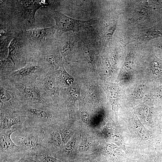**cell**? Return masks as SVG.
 I'll list each match as a JSON object with an SVG mask.
<instances>
[{
	"label": "cell",
	"instance_id": "cell-1",
	"mask_svg": "<svg viewBox=\"0 0 162 162\" xmlns=\"http://www.w3.org/2000/svg\"><path fill=\"white\" fill-rule=\"evenodd\" d=\"M51 4L49 0H1L0 24L16 33L33 29L37 11Z\"/></svg>",
	"mask_w": 162,
	"mask_h": 162
},
{
	"label": "cell",
	"instance_id": "cell-2",
	"mask_svg": "<svg viewBox=\"0 0 162 162\" xmlns=\"http://www.w3.org/2000/svg\"><path fill=\"white\" fill-rule=\"evenodd\" d=\"M34 55L23 31L20 32L11 41L6 57L0 60L1 71H14L22 68L30 63Z\"/></svg>",
	"mask_w": 162,
	"mask_h": 162
},
{
	"label": "cell",
	"instance_id": "cell-3",
	"mask_svg": "<svg viewBox=\"0 0 162 162\" xmlns=\"http://www.w3.org/2000/svg\"><path fill=\"white\" fill-rule=\"evenodd\" d=\"M11 138L16 144L23 148L28 154H36L45 148L44 129L25 122L19 125L18 129L12 134Z\"/></svg>",
	"mask_w": 162,
	"mask_h": 162
},
{
	"label": "cell",
	"instance_id": "cell-4",
	"mask_svg": "<svg viewBox=\"0 0 162 162\" xmlns=\"http://www.w3.org/2000/svg\"><path fill=\"white\" fill-rule=\"evenodd\" d=\"M55 26L42 28H33L23 31L26 39L34 54L36 56L55 46Z\"/></svg>",
	"mask_w": 162,
	"mask_h": 162
},
{
	"label": "cell",
	"instance_id": "cell-5",
	"mask_svg": "<svg viewBox=\"0 0 162 162\" xmlns=\"http://www.w3.org/2000/svg\"><path fill=\"white\" fill-rule=\"evenodd\" d=\"M21 110L26 116V122L43 129L53 126L57 118L51 106L26 103Z\"/></svg>",
	"mask_w": 162,
	"mask_h": 162
},
{
	"label": "cell",
	"instance_id": "cell-6",
	"mask_svg": "<svg viewBox=\"0 0 162 162\" xmlns=\"http://www.w3.org/2000/svg\"><path fill=\"white\" fill-rule=\"evenodd\" d=\"M18 126L16 125L0 130V162H17L28 154L11 138L12 134L18 129Z\"/></svg>",
	"mask_w": 162,
	"mask_h": 162
},
{
	"label": "cell",
	"instance_id": "cell-7",
	"mask_svg": "<svg viewBox=\"0 0 162 162\" xmlns=\"http://www.w3.org/2000/svg\"><path fill=\"white\" fill-rule=\"evenodd\" d=\"M52 16L56 22V31L61 34L68 32H77L89 28L93 21L76 20L68 16L62 12L52 10Z\"/></svg>",
	"mask_w": 162,
	"mask_h": 162
},
{
	"label": "cell",
	"instance_id": "cell-8",
	"mask_svg": "<svg viewBox=\"0 0 162 162\" xmlns=\"http://www.w3.org/2000/svg\"><path fill=\"white\" fill-rule=\"evenodd\" d=\"M0 112L20 110L26 104L24 100L15 98L13 92L5 86H0Z\"/></svg>",
	"mask_w": 162,
	"mask_h": 162
},
{
	"label": "cell",
	"instance_id": "cell-9",
	"mask_svg": "<svg viewBox=\"0 0 162 162\" xmlns=\"http://www.w3.org/2000/svg\"><path fill=\"white\" fill-rule=\"evenodd\" d=\"M61 54L58 48L54 46L37 54L36 62L45 68L58 70L62 64Z\"/></svg>",
	"mask_w": 162,
	"mask_h": 162
},
{
	"label": "cell",
	"instance_id": "cell-10",
	"mask_svg": "<svg viewBox=\"0 0 162 162\" xmlns=\"http://www.w3.org/2000/svg\"><path fill=\"white\" fill-rule=\"evenodd\" d=\"M15 87L28 101L27 103L46 106H51L49 101L34 87L16 83Z\"/></svg>",
	"mask_w": 162,
	"mask_h": 162
},
{
	"label": "cell",
	"instance_id": "cell-11",
	"mask_svg": "<svg viewBox=\"0 0 162 162\" xmlns=\"http://www.w3.org/2000/svg\"><path fill=\"white\" fill-rule=\"evenodd\" d=\"M0 130L8 129L16 125H21L26 120L21 110L0 112Z\"/></svg>",
	"mask_w": 162,
	"mask_h": 162
},
{
	"label": "cell",
	"instance_id": "cell-12",
	"mask_svg": "<svg viewBox=\"0 0 162 162\" xmlns=\"http://www.w3.org/2000/svg\"><path fill=\"white\" fill-rule=\"evenodd\" d=\"M44 129V143L46 148L53 152L55 149L62 147L63 143L59 130L53 126Z\"/></svg>",
	"mask_w": 162,
	"mask_h": 162
},
{
	"label": "cell",
	"instance_id": "cell-13",
	"mask_svg": "<svg viewBox=\"0 0 162 162\" xmlns=\"http://www.w3.org/2000/svg\"><path fill=\"white\" fill-rule=\"evenodd\" d=\"M45 68L42 66L35 62L34 64H28L25 66L13 71L10 73L12 75L19 78L30 77L40 73Z\"/></svg>",
	"mask_w": 162,
	"mask_h": 162
},
{
	"label": "cell",
	"instance_id": "cell-14",
	"mask_svg": "<svg viewBox=\"0 0 162 162\" xmlns=\"http://www.w3.org/2000/svg\"><path fill=\"white\" fill-rule=\"evenodd\" d=\"M18 33L12 32L1 34L0 60L4 59L7 56L10 44Z\"/></svg>",
	"mask_w": 162,
	"mask_h": 162
},
{
	"label": "cell",
	"instance_id": "cell-15",
	"mask_svg": "<svg viewBox=\"0 0 162 162\" xmlns=\"http://www.w3.org/2000/svg\"><path fill=\"white\" fill-rule=\"evenodd\" d=\"M42 84L44 90L52 98L55 96L56 88L55 79L50 73H47L43 77Z\"/></svg>",
	"mask_w": 162,
	"mask_h": 162
},
{
	"label": "cell",
	"instance_id": "cell-16",
	"mask_svg": "<svg viewBox=\"0 0 162 162\" xmlns=\"http://www.w3.org/2000/svg\"><path fill=\"white\" fill-rule=\"evenodd\" d=\"M107 95L113 106H116L119 98L117 87L113 84L103 83L100 85Z\"/></svg>",
	"mask_w": 162,
	"mask_h": 162
},
{
	"label": "cell",
	"instance_id": "cell-17",
	"mask_svg": "<svg viewBox=\"0 0 162 162\" xmlns=\"http://www.w3.org/2000/svg\"><path fill=\"white\" fill-rule=\"evenodd\" d=\"M80 89L77 84L75 83L69 86L66 91L68 107L73 106L76 100L80 96Z\"/></svg>",
	"mask_w": 162,
	"mask_h": 162
},
{
	"label": "cell",
	"instance_id": "cell-18",
	"mask_svg": "<svg viewBox=\"0 0 162 162\" xmlns=\"http://www.w3.org/2000/svg\"><path fill=\"white\" fill-rule=\"evenodd\" d=\"M74 41L72 36L66 38L61 44L59 49L62 56L64 58L69 56L73 49Z\"/></svg>",
	"mask_w": 162,
	"mask_h": 162
},
{
	"label": "cell",
	"instance_id": "cell-19",
	"mask_svg": "<svg viewBox=\"0 0 162 162\" xmlns=\"http://www.w3.org/2000/svg\"><path fill=\"white\" fill-rule=\"evenodd\" d=\"M60 76L63 85L65 87H69L74 82V79L65 70L62 64L59 68Z\"/></svg>",
	"mask_w": 162,
	"mask_h": 162
},
{
	"label": "cell",
	"instance_id": "cell-20",
	"mask_svg": "<svg viewBox=\"0 0 162 162\" xmlns=\"http://www.w3.org/2000/svg\"><path fill=\"white\" fill-rule=\"evenodd\" d=\"M162 35V31L157 29H149L146 31L141 34V40H146Z\"/></svg>",
	"mask_w": 162,
	"mask_h": 162
},
{
	"label": "cell",
	"instance_id": "cell-21",
	"mask_svg": "<svg viewBox=\"0 0 162 162\" xmlns=\"http://www.w3.org/2000/svg\"><path fill=\"white\" fill-rule=\"evenodd\" d=\"M117 22L114 20H111L106 27L104 37L107 40H110L112 36L116 29Z\"/></svg>",
	"mask_w": 162,
	"mask_h": 162
},
{
	"label": "cell",
	"instance_id": "cell-22",
	"mask_svg": "<svg viewBox=\"0 0 162 162\" xmlns=\"http://www.w3.org/2000/svg\"><path fill=\"white\" fill-rule=\"evenodd\" d=\"M63 144L65 145L68 141L71 136V133L68 128L63 127L59 130Z\"/></svg>",
	"mask_w": 162,
	"mask_h": 162
},
{
	"label": "cell",
	"instance_id": "cell-23",
	"mask_svg": "<svg viewBox=\"0 0 162 162\" xmlns=\"http://www.w3.org/2000/svg\"><path fill=\"white\" fill-rule=\"evenodd\" d=\"M76 142V140L73 139L68 142L63 148L62 153L63 155H68L73 150Z\"/></svg>",
	"mask_w": 162,
	"mask_h": 162
},
{
	"label": "cell",
	"instance_id": "cell-24",
	"mask_svg": "<svg viewBox=\"0 0 162 162\" xmlns=\"http://www.w3.org/2000/svg\"><path fill=\"white\" fill-rule=\"evenodd\" d=\"M17 162H40L36 154H28Z\"/></svg>",
	"mask_w": 162,
	"mask_h": 162
},
{
	"label": "cell",
	"instance_id": "cell-25",
	"mask_svg": "<svg viewBox=\"0 0 162 162\" xmlns=\"http://www.w3.org/2000/svg\"><path fill=\"white\" fill-rule=\"evenodd\" d=\"M83 54L84 57L87 62L90 64L93 63V58L90 50L88 47L85 45L83 46Z\"/></svg>",
	"mask_w": 162,
	"mask_h": 162
},
{
	"label": "cell",
	"instance_id": "cell-26",
	"mask_svg": "<svg viewBox=\"0 0 162 162\" xmlns=\"http://www.w3.org/2000/svg\"><path fill=\"white\" fill-rule=\"evenodd\" d=\"M88 92L90 98L95 102H98V96L97 92L95 88L90 87L88 89Z\"/></svg>",
	"mask_w": 162,
	"mask_h": 162
},
{
	"label": "cell",
	"instance_id": "cell-27",
	"mask_svg": "<svg viewBox=\"0 0 162 162\" xmlns=\"http://www.w3.org/2000/svg\"><path fill=\"white\" fill-rule=\"evenodd\" d=\"M90 143L86 140H83L81 143L79 148L80 152L87 151L89 148Z\"/></svg>",
	"mask_w": 162,
	"mask_h": 162
},
{
	"label": "cell",
	"instance_id": "cell-28",
	"mask_svg": "<svg viewBox=\"0 0 162 162\" xmlns=\"http://www.w3.org/2000/svg\"><path fill=\"white\" fill-rule=\"evenodd\" d=\"M81 113L83 121L84 122H87L89 120V116L85 110L83 109H81Z\"/></svg>",
	"mask_w": 162,
	"mask_h": 162
},
{
	"label": "cell",
	"instance_id": "cell-29",
	"mask_svg": "<svg viewBox=\"0 0 162 162\" xmlns=\"http://www.w3.org/2000/svg\"><path fill=\"white\" fill-rule=\"evenodd\" d=\"M158 44V46L162 49V42L159 43Z\"/></svg>",
	"mask_w": 162,
	"mask_h": 162
}]
</instances>
